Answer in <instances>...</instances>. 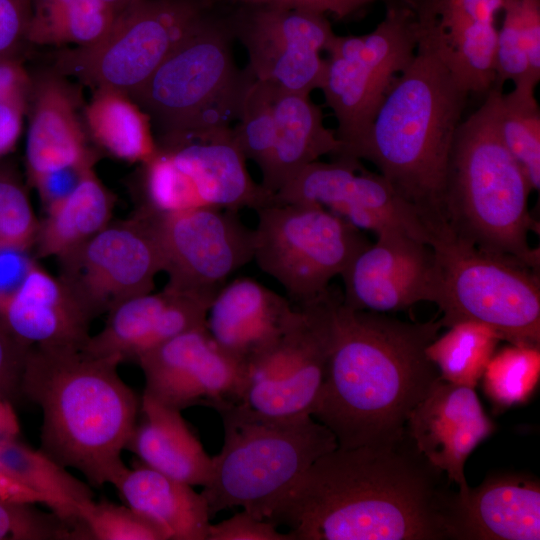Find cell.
I'll use <instances>...</instances> for the list:
<instances>
[{
    "instance_id": "1",
    "label": "cell",
    "mask_w": 540,
    "mask_h": 540,
    "mask_svg": "<svg viewBox=\"0 0 540 540\" xmlns=\"http://www.w3.org/2000/svg\"><path fill=\"white\" fill-rule=\"evenodd\" d=\"M445 477L406 429L392 441L325 453L266 520L293 540H449L456 492Z\"/></svg>"
},
{
    "instance_id": "2",
    "label": "cell",
    "mask_w": 540,
    "mask_h": 540,
    "mask_svg": "<svg viewBox=\"0 0 540 540\" xmlns=\"http://www.w3.org/2000/svg\"><path fill=\"white\" fill-rule=\"evenodd\" d=\"M438 320L408 322L357 310L337 296L326 378L311 416L353 448L395 440L413 409L440 379L427 346Z\"/></svg>"
},
{
    "instance_id": "3",
    "label": "cell",
    "mask_w": 540,
    "mask_h": 540,
    "mask_svg": "<svg viewBox=\"0 0 540 540\" xmlns=\"http://www.w3.org/2000/svg\"><path fill=\"white\" fill-rule=\"evenodd\" d=\"M119 364L82 348L32 347L22 373L20 392L42 411L40 449L93 488L114 486L127 470L122 452L140 411Z\"/></svg>"
},
{
    "instance_id": "4",
    "label": "cell",
    "mask_w": 540,
    "mask_h": 540,
    "mask_svg": "<svg viewBox=\"0 0 540 540\" xmlns=\"http://www.w3.org/2000/svg\"><path fill=\"white\" fill-rule=\"evenodd\" d=\"M468 96L436 56L417 48L365 132L335 157L371 162L436 230L446 225L447 164Z\"/></svg>"
},
{
    "instance_id": "5",
    "label": "cell",
    "mask_w": 540,
    "mask_h": 540,
    "mask_svg": "<svg viewBox=\"0 0 540 540\" xmlns=\"http://www.w3.org/2000/svg\"><path fill=\"white\" fill-rule=\"evenodd\" d=\"M532 188L483 104L458 126L447 164L443 209L446 225L481 251L539 270L529 242L538 223L528 208Z\"/></svg>"
},
{
    "instance_id": "6",
    "label": "cell",
    "mask_w": 540,
    "mask_h": 540,
    "mask_svg": "<svg viewBox=\"0 0 540 540\" xmlns=\"http://www.w3.org/2000/svg\"><path fill=\"white\" fill-rule=\"evenodd\" d=\"M218 412L224 441L201 491L210 516L241 507L266 520L310 466L338 447L334 434L310 415L268 416L242 402Z\"/></svg>"
},
{
    "instance_id": "7",
    "label": "cell",
    "mask_w": 540,
    "mask_h": 540,
    "mask_svg": "<svg viewBox=\"0 0 540 540\" xmlns=\"http://www.w3.org/2000/svg\"><path fill=\"white\" fill-rule=\"evenodd\" d=\"M229 18L212 13L130 97L158 138L232 127L255 78L238 68Z\"/></svg>"
},
{
    "instance_id": "8",
    "label": "cell",
    "mask_w": 540,
    "mask_h": 540,
    "mask_svg": "<svg viewBox=\"0 0 540 540\" xmlns=\"http://www.w3.org/2000/svg\"><path fill=\"white\" fill-rule=\"evenodd\" d=\"M435 255L434 304L442 327L476 321L512 344H540L538 271L481 251L456 236L447 225L430 243Z\"/></svg>"
},
{
    "instance_id": "9",
    "label": "cell",
    "mask_w": 540,
    "mask_h": 540,
    "mask_svg": "<svg viewBox=\"0 0 540 540\" xmlns=\"http://www.w3.org/2000/svg\"><path fill=\"white\" fill-rule=\"evenodd\" d=\"M156 142L154 156L141 164L139 208L157 214L199 208L257 211L274 202L252 179L233 126Z\"/></svg>"
},
{
    "instance_id": "10",
    "label": "cell",
    "mask_w": 540,
    "mask_h": 540,
    "mask_svg": "<svg viewBox=\"0 0 540 540\" xmlns=\"http://www.w3.org/2000/svg\"><path fill=\"white\" fill-rule=\"evenodd\" d=\"M219 0H140L116 15L98 44L63 51L55 70L131 95L213 13Z\"/></svg>"
},
{
    "instance_id": "11",
    "label": "cell",
    "mask_w": 540,
    "mask_h": 540,
    "mask_svg": "<svg viewBox=\"0 0 540 540\" xmlns=\"http://www.w3.org/2000/svg\"><path fill=\"white\" fill-rule=\"evenodd\" d=\"M256 212L253 260L294 304L327 292L370 244L361 230L317 205L273 202Z\"/></svg>"
},
{
    "instance_id": "12",
    "label": "cell",
    "mask_w": 540,
    "mask_h": 540,
    "mask_svg": "<svg viewBox=\"0 0 540 540\" xmlns=\"http://www.w3.org/2000/svg\"><path fill=\"white\" fill-rule=\"evenodd\" d=\"M417 45L415 16L405 0L386 3L384 18L371 32L336 35L326 51L329 56L319 89L337 121L340 153L365 132L393 83L415 57Z\"/></svg>"
},
{
    "instance_id": "13",
    "label": "cell",
    "mask_w": 540,
    "mask_h": 540,
    "mask_svg": "<svg viewBox=\"0 0 540 540\" xmlns=\"http://www.w3.org/2000/svg\"><path fill=\"white\" fill-rule=\"evenodd\" d=\"M337 295L294 304L281 335L251 359L242 403L274 417L310 415L326 378Z\"/></svg>"
},
{
    "instance_id": "14",
    "label": "cell",
    "mask_w": 540,
    "mask_h": 540,
    "mask_svg": "<svg viewBox=\"0 0 540 540\" xmlns=\"http://www.w3.org/2000/svg\"><path fill=\"white\" fill-rule=\"evenodd\" d=\"M58 277L95 319L153 291L163 259L151 214L138 208L57 258Z\"/></svg>"
},
{
    "instance_id": "15",
    "label": "cell",
    "mask_w": 540,
    "mask_h": 540,
    "mask_svg": "<svg viewBox=\"0 0 540 540\" xmlns=\"http://www.w3.org/2000/svg\"><path fill=\"white\" fill-rule=\"evenodd\" d=\"M148 212L168 275L167 287L213 299L233 273L253 261L255 231L244 224L239 211Z\"/></svg>"
},
{
    "instance_id": "16",
    "label": "cell",
    "mask_w": 540,
    "mask_h": 540,
    "mask_svg": "<svg viewBox=\"0 0 540 540\" xmlns=\"http://www.w3.org/2000/svg\"><path fill=\"white\" fill-rule=\"evenodd\" d=\"M234 39L245 47L258 81L310 94L319 89L325 68L322 51L336 37L326 16L275 5H243L229 17Z\"/></svg>"
},
{
    "instance_id": "17",
    "label": "cell",
    "mask_w": 540,
    "mask_h": 540,
    "mask_svg": "<svg viewBox=\"0 0 540 540\" xmlns=\"http://www.w3.org/2000/svg\"><path fill=\"white\" fill-rule=\"evenodd\" d=\"M274 201L320 206L375 235L399 230L429 245L434 236L416 206L356 159L335 157L332 162L310 163L274 195Z\"/></svg>"
},
{
    "instance_id": "18",
    "label": "cell",
    "mask_w": 540,
    "mask_h": 540,
    "mask_svg": "<svg viewBox=\"0 0 540 540\" xmlns=\"http://www.w3.org/2000/svg\"><path fill=\"white\" fill-rule=\"evenodd\" d=\"M143 394L177 409L203 405L219 411L243 399L247 367L223 351L206 325L183 332L143 354Z\"/></svg>"
},
{
    "instance_id": "19",
    "label": "cell",
    "mask_w": 540,
    "mask_h": 540,
    "mask_svg": "<svg viewBox=\"0 0 540 540\" xmlns=\"http://www.w3.org/2000/svg\"><path fill=\"white\" fill-rule=\"evenodd\" d=\"M405 2L415 16L417 48L436 56L469 95H486L496 80L495 20L504 0Z\"/></svg>"
},
{
    "instance_id": "20",
    "label": "cell",
    "mask_w": 540,
    "mask_h": 540,
    "mask_svg": "<svg viewBox=\"0 0 540 540\" xmlns=\"http://www.w3.org/2000/svg\"><path fill=\"white\" fill-rule=\"evenodd\" d=\"M340 277L346 306L378 313L402 311L419 302L434 303L437 272L432 247L403 231L378 233Z\"/></svg>"
},
{
    "instance_id": "21",
    "label": "cell",
    "mask_w": 540,
    "mask_h": 540,
    "mask_svg": "<svg viewBox=\"0 0 540 540\" xmlns=\"http://www.w3.org/2000/svg\"><path fill=\"white\" fill-rule=\"evenodd\" d=\"M406 429L421 454L458 485V493H468L466 460L495 430L475 388L440 378L413 409Z\"/></svg>"
},
{
    "instance_id": "22",
    "label": "cell",
    "mask_w": 540,
    "mask_h": 540,
    "mask_svg": "<svg viewBox=\"0 0 540 540\" xmlns=\"http://www.w3.org/2000/svg\"><path fill=\"white\" fill-rule=\"evenodd\" d=\"M212 299L165 286L160 292L131 297L107 313L104 327L90 336L85 352L120 364L188 330L206 325Z\"/></svg>"
},
{
    "instance_id": "23",
    "label": "cell",
    "mask_w": 540,
    "mask_h": 540,
    "mask_svg": "<svg viewBox=\"0 0 540 540\" xmlns=\"http://www.w3.org/2000/svg\"><path fill=\"white\" fill-rule=\"evenodd\" d=\"M449 540H539L540 485L527 475L490 476L455 493Z\"/></svg>"
},
{
    "instance_id": "24",
    "label": "cell",
    "mask_w": 540,
    "mask_h": 540,
    "mask_svg": "<svg viewBox=\"0 0 540 540\" xmlns=\"http://www.w3.org/2000/svg\"><path fill=\"white\" fill-rule=\"evenodd\" d=\"M25 160L29 182L75 164L97 161L87 145L75 90L56 70L32 80Z\"/></svg>"
},
{
    "instance_id": "25",
    "label": "cell",
    "mask_w": 540,
    "mask_h": 540,
    "mask_svg": "<svg viewBox=\"0 0 540 540\" xmlns=\"http://www.w3.org/2000/svg\"><path fill=\"white\" fill-rule=\"evenodd\" d=\"M0 319L28 348H83L94 320L63 281L37 262L1 310Z\"/></svg>"
},
{
    "instance_id": "26",
    "label": "cell",
    "mask_w": 540,
    "mask_h": 540,
    "mask_svg": "<svg viewBox=\"0 0 540 540\" xmlns=\"http://www.w3.org/2000/svg\"><path fill=\"white\" fill-rule=\"evenodd\" d=\"M294 305L250 277L225 283L208 308L206 328L227 354L247 363L283 332Z\"/></svg>"
},
{
    "instance_id": "27",
    "label": "cell",
    "mask_w": 540,
    "mask_h": 540,
    "mask_svg": "<svg viewBox=\"0 0 540 540\" xmlns=\"http://www.w3.org/2000/svg\"><path fill=\"white\" fill-rule=\"evenodd\" d=\"M275 138L260 170L262 187L273 196L303 168L324 155L337 156L342 143L323 122V113L310 94L274 87Z\"/></svg>"
},
{
    "instance_id": "28",
    "label": "cell",
    "mask_w": 540,
    "mask_h": 540,
    "mask_svg": "<svg viewBox=\"0 0 540 540\" xmlns=\"http://www.w3.org/2000/svg\"><path fill=\"white\" fill-rule=\"evenodd\" d=\"M182 411L142 394L140 422L126 450L139 461L191 486H206L212 474V457L183 418Z\"/></svg>"
},
{
    "instance_id": "29",
    "label": "cell",
    "mask_w": 540,
    "mask_h": 540,
    "mask_svg": "<svg viewBox=\"0 0 540 540\" xmlns=\"http://www.w3.org/2000/svg\"><path fill=\"white\" fill-rule=\"evenodd\" d=\"M114 487L126 505L159 525L170 540H207L211 516L193 486L139 461Z\"/></svg>"
},
{
    "instance_id": "30",
    "label": "cell",
    "mask_w": 540,
    "mask_h": 540,
    "mask_svg": "<svg viewBox=\"0 0 540 540\" xmlns=\"http://www.w3.org/2000/svg\"><path fill=\"white\" fill-rule=\"evenodd\" d=\"M115 196L89 170L63 200L46 210L33 244L38 258L62 256L111 222Z\"/></svg>"
},
{
    "instance_id": "31",
    "label": "cell",
    "mask_w": 540,
    "mask_h": 540,
    "mask_svg": "<svg viewBox=\"0 0 540 540\" xmlns=\"http://www.w3.org/2000/svg\"><path fill=\"white\" fill-rule=\"evenodd\" d=\"M0 464L3 472L40 494L44 505L77 539L79 507L94 499L88 482L79 480L43 450L32 448L18 437L0 440Z\"/></svg>"
},
{
    "instance_id": "32",
    "label": "cell",
    "mask_w": 540,
    "mask_h": 540,
    "mask_svg": "<svg viewBox=\"0 0 540 540\" xmlns=\"http://www.w3.org/2000/svg\"><path fill=\"white\" fill-rule=\"evenodd\" d=\"M83 120L93 141L117 159L143 164L157 151L150 117L121 91L96 89Z\"/></svg>"
},
{
    "instance_id": "33",
    "label": "cell",
    "mask_w": 540,
    "mask_h": 540,
    "mask_svg": "<svg viewBox=\"0 0 540 540\" xmlns=\"http://www.w3.org/2000/svg\"><path fill=\"white\" fill-rule=\"evenodd\" d=\"M495 52V87L536 89L540 80V0H504ZM493 86V87H494Z\"/></svg>"
},
{
    "instance_id": "34",
    "label": "cell",
    "mask_w": 540,
    "mask_h": 540,
    "mask_svg": "<svg viewBox=\"0 0 540 540\" xmlns=\"http://www.w3.org/2000/svg\"><path fill=\"white\" fill-rule=\"evenodd\" d=\"M490 101L497 133L524 171L532 190L540 188V108L535 89L514 87L508 93L492 87Z\"/></svg>"
},
{
    "instance_id": "35",
    "label": "cell",
    "mask_w": 540,
    "mask_h": 540,
    "mask_svg": "<svg viewBox=\"0 0 540 540\" xmlns=\"http://www.w3.org/2000/svg\"><path fill=\"white\" fill-rule=\"evenodd\" d=\"M501 340L500 334L486 324L461 321L437 336L427 346L426 354L442 380L475 388Z\"/></svg>"
},
{
    "instance_id": "36",
    "label": "cell",
    "mask_w": 540,
    "mask_h": 540,
    "mask_svg": "<svg viewBox=\"0 0 540 540\" xmlns=\"http://www.w3.org/2000/svg\"><path fill=\"white\" fill-rule=\"evenodd\" d=\"M117 11L103 0H73L58 12L31 19L27 42L41 45L74 44L87 48L110 31Z\"/></svg>"
},
{
    "instance_id": "37",
    "label": "cell",
    "mask_w": 540,
    "mask_h": 540,
    "mask_svg": "<svg viewBox=\"0 0 540 540\" xmlns=\"http://www.w3.org/2000/svg\"><path fill=\"white\" fill-rule=\"evenodd\" d=\"M539 378V345L510 343L495 351L481 379L487 397L504 409L527 401Z\"/></svg>"
},
{
    "instance_id": "38",
    "label": "cell",
    "mask_w": 540,
    "mask_h": 540,
    "mask_svg": "<svg viewBox=\"0 0 540 540\" xmlns=\"http://www.w3.org/2000/svg\"><path fill=\"white\" fill-rule=\"evenodd\" d=\"M78 514L81 540H170L159 525L128 505L92 499Z\"/></svg>"
},
{
    "instance_id": "39",
    "label": "cell",
    "mask_w": 540,
    "mask_h": 540,
    "mask_svg": "<svg viewBox=\"0 0 540 540\" xmlns=\"http://www.w3.org/2000/svg\"><path fill=\"white\" fill-rule=\"evenodd\" d=\"M273 94L274 86L255 79L233 126L239 148L259 170L265 166L275 138Z\"/></svg>"
},
{
    "instance_id": "40",
    "label": "cell",
    "mask_w": 540,
    "mask_h": 540,
    "mask_svg": "<svg viewBox=\"0 0 540 540\" xmlns=\"http://www.w3.org/2000/svg\"><path fill=\"white\" fill-rule=\"evenodd\" d=\"M39 220L16 168L0 159V250L33 247Z\"/></svg>"
},
{
    "instance_id": "41",
    "label": "cell",
    "mask_w": 540,
    "mask_h": 540,
    "mask_svg": "<svg viewBox=\"0 0 540 540\" xmlns=\"http://www.w3.org/2000/svg\"><path fill=\"white\" fill-rule=\"evenodd\" d=\"M0 501V540H63L73 539L72 531L54 513Z\"/></svg>"
},
{
    "instance_id": "42",
    "label": "cell",
    "mask_w": 540,
    "mask_h": 540,
    "mask_svg": "<svg viewBox=\"0 0 540 540\" xmlns=\"http://www.w3.org/2000/svg\"><path fill=\"white\" fill-rule=\"evenodd\" d=\"M207 540H293L290 533L250 512L242 511L216 524H210Z\"/></svg>"
},
{
    "instance_id": "43",
    "label": "cell",
    "mask_w": 540,
    "mask_h": 540,
    "mask_svg": "<svg viewBox=\"0 0 540 540\" xmlns=\"http://www.w3.org/2000/svg\"><path fill=\"white\" fill-rule=\"evenodd\" d=\"M31 16V0H0V61L19 59Z\"/></svg>"
},
{
    "instance_id": "44",
    "label": "cell",
    "mask_w": 540,
    "mask_h": 540,
    "mask_svg": "<svg viewBox=\"0 0 540 540\" xmlns=\"http://www.w3.org/2000/svg\"><path fill=\"white\" fill-rule=\"evenodd\" d=\"M96 161H88L47 172L30 183L37 190L44 210H48L67 197L81 182L86 173L94 168Z\"/></svg>"
},
{
    "instance_id": "45",
    "label": "cell",
    "mask_w": 540,
    "mask_h": 540,
    "mask_svg": "<svg viewBox=\"0 0 540 540\" xmlns=\"http://www.w3.org/2000/svg\"><path fill=\"white\" fill-rule=\"evenodd\" d=\"M30 348L20 343L0 319V395L8 400L20 392V384Z\"/></svg>"
},
{
    "instance_id": "46",
    "label": "cell",
    "mask_w": 540,
    "mask_h": 540,
    "mask_svg": "<svg viewBox=\"0 0 540 540\" xmlns=\"http://www.w3.org/2000/svg\"><path fill=\"white\" fill-rule=\"evenodd\" d=\"M30 93L0 96V159L14 150L19 140Z\"/></svg>"
},
{
    "instance_id": "47",
    "label": "cell",
    "mask_w": 540,
    "mask_h": 540,
    "mask_svg": "<svg viewBox=\"0 0 540 540\" xmlns=\"http://www.w3.org/2000/svg\"><path fill=\"white\" fill-rule=\"evenodd\" d=\"M35 262L29 250H0V312L20 287Z\"/></svg>"
},
{
    "instance_id": "48",
    "label": "cell",
    "mask_w": 540,
    "mask_h": 540,
    "mask_svg": "<svg viewBox=\"0 0 540 540\" xmlns=\"http://www.w3.org/2000/svg\"><path fill=\"white\" fill-rule=\"evenodd\" d=\"M242 5H275L299 8L321 14H332L337 18H345L361 8L382 1L385 4L392 0H232Z\"/></svg>"
},
{
    "instance_id": "49",
    "label": "cell",
    "mask_w": 540,
    "mask_h": 540,
    "mask_svg": "<svg viewBox=\"0 0 540 540\" xmlns=\"http://www.w3.org/2000/svg\"><path fill=\"white\" fill-rule=\"evenodd\" d=\"M32 79L19 59L0 61V96L30 93Z\"/></svg>"
},
{
    "instance_id": "50",
    "label": "cell",
    "mask_w": 540,
    "mask_h": 540,
    "mask_svg": "<svg viewBox=\"0 0 540 540\" xmlns=\"http://www.w3.org/2000/svg\"><path fill=\"white\" fill-rule=\"evenodd\" d=\"M0 501L20 504H44L43 497L9 474L0 471Z\"/></svg>"
},
{
    "instance_id": "51",
    "label": "cell",
    "mask_w": 540,
    "mask_h": 540,
    "mask_svg": "<svg viewBox=\"0 0 540 540\" xmlns=\"http://www.w3.org/2000/svg\"><path fill=\"white\" fill-rule=\"evenodd\" d=\"M20 425L9 400L0 395V440L18 437Z\"/></svg>"
},
{
    "instance_id": "52",
    "label": "cell",
    "mask_w": 540,
    "mask_h": 540,
    "mask_svg": "<svg viewBox=\"0 0 540 540\" xmlns=\"http://www.w3.org/2000/svg\"><path fill=\"white\" fill-rule=\"evenodd\" d=\"M73 0H31L32 16L31 19H41L50 16Z\"/></svg>"
},
{
    "instance_id": "53",
    "label": "cell",
    "mask_w": 540,
    "mask_h": 540,
    "mask_svg": "<svg viewBox=\"0 0 540 540\" xmlns=\"http://www.w3.org/2000/svg\"><path fill=\"white\" fill-rule=\"evenodd\" d=\"M108 5H110L112 8H114L117 12L121 11L125 7L140 1V0H103Z\"/></svg>"
},
{
    "instance_id": "54",
    "label": "cell",
    "mask_w": 540,
    "mask_h": 540,
    "mask_svg": "<svg viewBox=\"0 0 540 540\" xmlns=\"http://www.w3.org/2000/svg\"><path fill=\"white\" fill-rule=\"evenodd\" d=\"M0 471H3L2 468H1V464H0Z\"/></svg>"
}]
</instances>
